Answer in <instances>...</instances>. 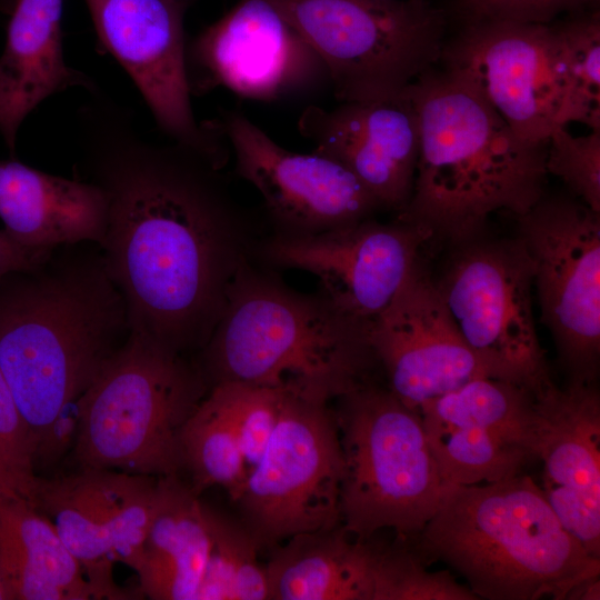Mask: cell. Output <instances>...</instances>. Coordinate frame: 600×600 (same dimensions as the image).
<instances>
[{
  "mask_svg": "<svg viewBox=\"0 0 600 600\" xmlns=\"http://www.w3.org/2000/svg\"><path fill=\"white\" fill-rule=\"evenodd\" d=\"M342 526L296 534L266 566L269 599L371 600L372 542Z\"/></svg>",
  "mask_w": 600,
  "mask_h": 600,
  "instance_id": "cell-25",
  "label": "cell"
},
{
  "mask_svg": "<svg viewBox=\"0 0 600 600\" xmlns=\"http://www.w3.org/2000/svg\"><path fill=\"white\" fill-rule=\"evenodd\" d=\"M322 62L341 101L403 92L440 62L448 16L429 0H269Z\"/></svg>",
  "mask_w": 600,
  "mask_h": 600,
  "instance_id": "cell-8",
  "label": "cell"
},
{
  "mask_svg": "<svg viewBox=\"0 0 600 600\" xmlns=\"http://www.w3.org/2000/svg\"><path fill=\"white\" fill-rule=\"evenodd\" d=\"M77 112V178L107 202L99 244L131 332L180 354L200 352L250 266L252 219L219 166L176 141L156 142L97 88Z\"/></svg>",
  "mask_w": 600,
  "mask_h": 600,
  "instance_id": "cell-1",
  "label": "cell"
},
{
  "mask_svg": "<svg viewBox=\"0 0 600 600\" xmlns=\"http://www.w3.org/2000/svg\"><path fill=\"white\" fill-rule=\"evenodd\" d=\"M48 251L49 249H27L11 239L4 230H0V279L34 267Z\"/></svg>",
  "mask_w": 600,
  "mask_h": 600,
  "instance_id": "cell-36",
  "label": "cell"
},
{
  "mask_svg": "<svg viewBox=\"0 0 600 600\" xmlns=\"http://www.w3.org/2000/svg\"><path fill=\"white\" fill-rule=\"evenodd\" d=\"M36 447L0 369V496L36 507Z\"/></svg>",
  "mask_w": 600,
  "mask_h": 600,
  "instance_id": "cell-33",
  "label": "cell"
},
{
  "mask_svg": "<svg viewBox=\"0 0 600 600\" xmlns=\"http://www.w3.org/2000/svg\"><path fill=\"white\" fill-rule=\"evenodd\" d=\"M458 247L436 282L458 330L491 378L538 393L553 381L534 323L524 246L516 237Z\"/></svg>",
  "mask_w": 600,
  "mask_h": 600,
  "instance_id": "cell-9",
  "label": "cell"
},
{
  "mask_svg": "<svg viewBox=\"0 0 600 600\" xmlns=\"http://www.w3.org/2000/svg\"><path fill=\"white\" fill-rule=\"evenodd\" d=\"M210 508L177 474L158 477L140 566V592L152 600H196L211 541Z\"/></svg>",
  "mask_w": 600,
  "mask_h": 600,
  "instance_id": "cell-23",
  "label": "cell"
},
{
  "mask_svg": "<svg viewBox=\"0 0 600 600\" xmlns=\"http://www.w3.org/2000/svg\"><path fill=\"white\" fill-rule=\"evenodd\" d=\"M197 84L271 101L327 76L316 52L269 0H239L189 50Z\"/></svg>",
  "mask_w": 600,
  "mask_h": 600,
  "instance_id": "cell-18",
  "label": "cell"
},
{
  "mask_svg": "<svg viewBox=\"0 0 600 600\" xmlns=\"http://www.w3.org/2000/svg\"><path fill=\"white\" fill-rule=\"evenodd\" d=\"M600 599V579L590 578L574 586L567 594L566 600H599Z\"/></svg>",
  "mask_w": 600,
  "mask_h": 600,
  "instance_id": "cell-37",
  "label": "cell"
},
{
  "mask_svg": "<svg viewBox=\"0 0 600 600\" xmlns=\"http://www.w3.org/2000/svg\"><path fill=\"white\" fill-rule=\"evenodd\" d=\"M158 494V477L81 468L39 478L36 508L50 519L99 599H130L113 581L114 562L137 572Z\"/></svg>",
  "mask_w": 600,
  "mask_h": 600,
  "instance_id": "cell-14",
  "label": "cell"
},
{
  "mask_svg": "<svg viewBox=\"0 0 600 600\" xmlns=\"http://www.w3.org/2000/svg\"><path fill=\"white\" fill-rule=\"evenodd\" d=\"M219 126L237 173L261 194L276 233H319L369 219L381 208L341 163L281 147L241 111L227 112Z\"/></svg>",
  "mask_w": 600,
  "mask_h": 600,
  "instance_id": "cell-16",
  "label": "cell"
},
{
  "mask_svg": "<svg viewBox=\"0 0 600 600\" xmlns=\"http://www.w3.org/2000/svg\"><path fill=\"white\" fill-rule=\"evenodd\" d=\"M313 152L346 167L381 208L400 212L414 183L420 151L418 112L409 91L372 101H346L333 109L311 106L299 118Z\"/></svg>",
  "mask_w": 600,
  "mask_h": 600,
  "instance_id": "cell-19",
  "label": "cell"
},
{
  "mask_svg": "<svg viewBox=\"0 0 600 600\" xmlns=\"http://www.w3.org/2000/svg\"><path fill=\"white\" fill-rule=\"evenodd\" d=\"M536 458L562 526L600 559V393L596 383L553 382L536 393Z\"/></svg>",
  "mask_w": 600,
  "mask_h": 600,
  "instance_id": "cell-20",
  "label": "cell"
},
{
  "mask_svg": "<svg viewBox=\"0 0 600 600\" xmlns=\"http://www.w3.org/2000/svg\"><path fill=\"white\" fill-rule=\"evenodd\" d=\"M0 219L8 236L30 250L83 241L100 244L107 202L100 188L86 180L0 160Z\"/></svg>",
  "mask_w": 600,
  "mask_h": 600,
  "instance_id": "cell-21",
  "label": "cell"
},
{
  "mask_svg": "<svg viewBox=\"0 0 600 600\" xmlns=\"http://www.w3.org/2000/svg\"><path fill=\"white\" fill-rule=\"evenodd\" d=\"M199 363L211 386L236 381L329 402L373 381L368 322L248 266L234 282Z\"/></svg>",
  "mask_w": 600,
  "mask_h": 600,
  "instance_id": "cell-4",
  "label": "cell"
},
{
  "mask_svg": "<svg viewBox=\"0 0 600 600\" xmlns=\"http://www.w3.org/2000/svg\"><path fill=\"white\" fill-rule=\"evenodd\" d=\"M422 422L440 470L453 487L513 477L536 459L527 444L493 430Z\"/></svg>",
  "mask_w": 600,
  "mask_h": 600,
  "instance_id": "cell-27",
  "label": "cell"
},
{
  "mask_svg": "<svg viewBox=\"0 0 600 600\" xmlns=\"http://www.w3.org/2000/svg\"><path fill=\"white\" fill-rule=\"evenodd\" d=\"M343 456L328 402L287 391L279 423L236 502L259 548L341 524Z\"/></svg>",
  "mask_w": 600,
  "mask_h": 600,
  "instance_id": "cell-10",
  "label": "cell"
},
{
  "mask_svg": "<svg viewBox=\"0 0 600 600\" xmlns=\"http://www.w3.org/2000/svg\"><path fill=\"white\" fill-rule=\"evenodd\" d=\"M100 43L118 60L170 140L223 167L219 123L198 122L191 104L183 14L178 0H84Z\"/></svg>",
  "mask_w": 600,
  "mask_h": 600,
  "instance_id": "cell-13",
  "label": "cell"
},
{
  "mask_svg": "<svg viewBox=\"0 0 600 600\" xmlns=\"http://www.w3.org/2000/svg\"><path fill=\"white\" fill-rule=\"evenodd\" d=\"M338 400L343 529L359 539L382 529L416 538L453 488L430 448L419 411L374 381Z\"/></svg>",
  "mask_w": 600,
  "mask_h": 600,
  "instance_id": "cell-7",
  "label": "cell"
},
{
  "mask_svg": "<svg viewBox=\"0 0 600 600\" xmlns=\"http://www.w3.org/2000/svg\"><path fill=\"white\" fill-rule=\"evenodd\" d=\"M419 413L424 422L503 433L527 444L536 457V394L516 383L490 377L477 378L423 403Z\"/></svg>",
  "mask_w": 600,
  "mask_h": 600,
  "instance_id": "cell-26",
  "label": "cell"
},
{
  "mask_svg": "<svg viewBox=\"0 0 600 600\" xmlns=\"http://www.w3.org/2000/svg\"><path fill=\"white\" fill-rule=\"evenodd\" d=\"M541 319L568 382L596 383L600 367V213L567 197L517 217Z\"/></svg>",
  "mask_w": 600,
  "mask_h": 600,
  "instance_id": "cell-11",
  "label": "cell"
},
{
  "mask_svg": "<svg viewBox=\"0 0 600 600\" xmlns=\"http://www.w3.org/2000/svg\"><path fill=\"white\" fill-rule=\"evenodd\" d=\"M0 577L13 600L99 599L48 517L0 496Z\"/></svg>",
  "mask_w": 600,
  "mask_h": 600,
  "instance_id": "cell-24",
  "label": "cell"
},
{
  "mask_svg": "<svg viewBox=\"0 0 600 600\" xmlns=\"http://www.w3.org/2000/svg\"><path fill=\"white\" fill-rule=\"evenodd\" d=\"M131 334L127 306L96 242L49 249L0 279V369L37 462L74 433L76 403Z\"/></svg>",
  "mask_w": 600,
  "mask_h": 600,
  "instance_id": "cell-2",
  "label": "cell"
},
{
  "mask_svg": "<svg viewBox=\"0 0 600 600\" xmlns=\"http://www.w3.org/2000/svg\"><path fill=\"white\" fill-rule=\"evenodd\" d=\"M597 7L599 0H451L444 11L460 26L482 21L550 24L563 16Z\"/></svg>",
  "mask_w": 600,
  "mask_h": 600,
  "instance_id": "cell-35",
  "label": "cell"
},
{
  "mask_svg": "<svg viewBox=\"0 0 600 600\" xmlns=\"http://www.w3.org/2000/svg\"><path fill=\"white\" fill-rule=\"evenodd\" d=\"M209 391L231 424L250 472L279 423L287 390L224 381L212 384Z\"/></svg>",
  "mask_w": 600,
  "mask_h": 600,
  "instance_id": "cell-32",
  "label": "cell"
},
{
  "mask_svg": "<svg viewBox=\"0 0 600 600\" xmlns=\"http://www.w3.org/2000/svg\"><path fill=\"white\" fill-rule=\"evenodd\" d=\"M414 539L427 562L454 569L478 599L566 600L574 586L600 577V559L569 533L523 473L453 487Z\"/></svg>",
  "mask_w": 600,
  "mask_h": 600,
  "instance_id": "cell-5",
  "label": "cell"
},
{
  "mask_svg": "<svg viewBox=\"0 0 600 600\" xmlns=\"http://www.w3.org/2000/svg\"><path fill=\"white\" fill-rule=\"evenodd\" d=\"M180 444L182 467L191 472L197 492L221 486L238 500L249 470L234 431L209 390L187 421Z\"/></svg>",
  "mask_w": 600,
  "mask_h": 600,
  "instance_id": "cell-28",
  "label": "cell"
},
{
  "mask_svg": "<svg viewBox=\"0 0 600 600\" xmlns=\"http://www.w3.org/2000/svg\"><path fill=\"white\" fill-rule=\"evenodd\" d=\"M431 237L401 220L384 224L369 218L313 234L274 233L262 250L277 266L317 277L321 296L337 311L369 322L419 267V250Z\"/></svg>",
  "mask_w": 600,
  "mask_h": 600,
  "instance_id": "cell-15",
  "label": "cell"
},
{
  "mask_svg": "<svg viewBox=\"0 0 600 600\" xmlns=\"http://www.w3.org/2000/svg\"><path fill=\"white\" fill-rule=\"evenodd\" d=\"M208 390L199 363L131 332L76 403L77 462L177 474L182 430Z\"/></svg>",
  "mask_w": 600,
  "mask_h": 600,
  "instance_id": "cell-6",
  "label": "cell"
},
{
  "mask_svg": "<svg viewBox=\"0 0 600 600\" xmlns=\"http://www.w3.org/2000/svg\"><path fill=\"white\" fill-rule=\"evenodd\" d=\"M0 600H10L9 593L0 577Z\"/></svg>",
  "mask_w": 600,
  "mask_h": 600,
  "instance_id": "cell-39",
  "label": "cell"
},
{
  "mask_svg": "<svg viewBox=\"0 0 600 600\" xmlns=\"http://www.w3.org/2000/svg\"><path fill=\"white\" fill-rule=\"evenodd\" d=\"M368 337L387 388L417 411L473 379L490 377L462 338L436 282L419 267L368 322Z\"/></svg>",
  "mask_w": 600,
  "mask_h": 600,
  "instance_id": "cell-17",
  "label": "cell"
},
{
  "mask_svg": "<svg viewBox=\"0 0 600 600\" xmlns=\"http://www.w3.org/2000/svg\"><path fill=\"white\" fill-rule=\"evenodd\" d=\"M416 546L372 543L371 600H476L468 586L447 571H430Z\"/></svg>",
  "mask_w": 600,
  "mask_h": 600,
  "instance_id": "cell-30",
  "label": "cell"
},
{
  "mask_svg": "<svg viewBox=\"0 0 600 600\" xmlns=\"http://www.w3.org/2000/svg\"><path fill=\"white\" fill-rule=\"evenodd\" d=\"M212 541L196 600H267L266 567L259 546L244 524L210 510Z\"/></svg>",
  "mask_w": 600,
  "mask_h": 600,
  "instance_id": "cell-29",
  "label": "cell"
},
{
  "mask_svg": "<svg viewBox=\"0 0 600 600\" xmlns=\"http://www.w3.org/2000/svg\"><path fill=\"white\" fill-rule=\"evenodd\" d=\"M546 169L600 213V130L574 137L564 127L554 129L547 141Z\"/></svg>",
  "mask_w": 600,
  "mask_h": 600,
  "instance_id": "cell-34",
  "label": "cell"
},
{
  "mask_svg": "<svg viewBox=\"0 0 600 600\" xmlns=\"http://www.w3.org/2000/svg\"><path fill=\"white\" fill-rule=\"evenodd\" d=\"M17 0H0V12L10 14Z\"/></svg>",
  "mask_w": 600,
  "mask_h": 600,
  "instance_id": "cell-38",
  "label": "cell"
},
{
  "mask_svg": "<svg viewBox=\"0 0 600 600\" xmlns=\"http://www.w3.org/2000/svg\"><path fill=\"white\" fill-rule=\"evenodd\" d=\"M552 26L562 44L571 83V122L600 130L599 7L563 16Z\"/></svg>",
  "mask_w": 600,
  "mask_h": 600,
  "instance_id": "cell-31",
  "label": "cell"
},
{
  "mask_svg": "<svg viewBox=\"0 0 600 600\" xmlns=\"http://www.w3.org/2000/svg\"><path fill=\"white\" fill-rule=\"evenodd\" d=\"M440 61L526 140L547 142L571 122V83L552 23L462 24L446 40Z\"/></svg>",
  "mask_w": 600,
  "mask_h": 600,
  "instance_id": "cell-12",
  "label": "cell"
},
{
  "mask_svg": "<svg viewBox=\"0 0 600 600\" xmlns=\"http://www.w3.org/2000/svg\"><path fill=\"white\" fill-rule=\"evenodd\" d=\"M409 91L420 128L412 193L400 220L457 246L489 217H519L543 196L547 142L521 138L472 88L431 68Z\"/></svg>",
  "mask_w": 600,
  "mask_h": 600,
  "instance_id": "cell-3",
  "label": "cell"
},
{
  "mask_svg": "<svg viewBox=\"0 0 600 600\" xmlns=\"http://www.w3.org/2000/svg\"><path fill=\"white\" fill-rule=\"evenodd\" d=\"M62 0H17L0 56V136L14 153L18 131L50 96L72 87L94 88L64 61Z\"/></svg>",
  "mask_w": 600,
  "mask_h": 600,
  "instance_id": "cell-22",
  "label": "cell"
}]
</instances>
